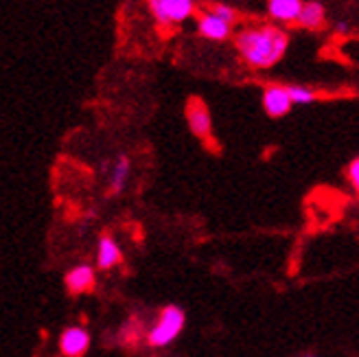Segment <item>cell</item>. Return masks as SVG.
<instances>
[{"mask_svg":"<svg viewBox=\"0 0 359 357\" xmlns=\"http://www.w3.org/2000/svg\"><path fill=\"white\" fill-rule=\"evenodd\" d=\"M237 50L241 60L252 68H272L283 60L290 46V35L280 27L263 25V27H250L237 35Z\"/></svg>","mask_w":359,"mask_h":357,"instance_id":"cell-1","label":"cell"},{"mask_svg":"<svg viewBox=\"0 0 359 357\" xmlns=\"http://www.w3.org/2000/svg\"><path fill=\"white\" fill-rule=\"evenodd\" d=\"M187 316L177 305H167L160 309L156 323L145 333V344L151 349H165L184 331Z\"/></svg>","mask_w":359,"mask_h":357,"instance_id":"cell-2","label":"cell"},{"mask_svg":"<svg viewBox=\"0 0 359 357\" xmlns=\"http://www.w3.org/2000/svg\"><path fill=\"white\" fill-rule=\"evenodd\" d=\"M149 9L160 27H171L195 13V0H149Z\"/></svg>","mask_w":359,"mask_h":357,"instance_id":"cell-3","label":"cell"},{"mask_svg":"<svg viewBox=\"0 0 359 357\" xmlns=\"http://www.w3.org/2000/svg\"><path fill=\"white\" fill-rule=\"evenodd\" d=\"M187 123H189V130L193 132V136L202 138V140H210V136H212V119H210L208 105L200 97H191L189 99V103H187Z\"/></svg>","mask_w":359,"mask_h":357,"instance_id":"cell-4","label":"cell"},{"mask_svg":"<svg viewBox=\"0 0 359 357\" xmlns=\"http://www.w3.org/2000/svg\"><path fill=\"white\" fill-rule=\"evenodd\" d=\"M93 344L90 331L81 325H73L62 331L60 335V351L64 357H83Z\"/></svg>","mask_w":359,"mask_h":357,"instance_id":"cell-5","label":"cell"},{"mask_svg":"<svg viewBox=\"0 0 359 357\" xmlns=\"http://www.w3.org/2000/svg\"><path fill=\"white\" fill-rule=\"evenodd\" d=\"M103 171L107 173V193L121 195L130 182L132 175V160L128 156H118L112 163H103Z\"/></svg>","mask_w":359,"mask_h":357,"instance_id":"cell-6","label":"cell"},{"mask_svg":"<svg viewBox=\"0 0 359 357\" xmlns=\"http://www.w3.org/2000/svg\"><path fill=\"white\" fill-rule=\"evenodd\" d=\"M66 290L70 296H79V294H88L95 290L97 285V272L93 265L88 263H81V265H75L70 267V270L66 272Z\"/></svg>","mask_w":359,"mask_h":357,"instance_id":"cell-7","label":"cell"},{"mask_svg":"<svg viewBox=\"0 0 359 357\" xmlns=\"http://www.w3.org/2000/svg\"><path fill=\"white\" fill-rule=\"evenodd\" d=\"M263 110L267 116L272 119H280L285 114H290L292 110V99L290 93H287V86L280 83H272L263 90Z\"/></svg>","mask_w":359,"mask_h":357,"instance_id":"cell-8","label":"cell"},{"mask_svg":"<svg viewBox=\"0 0 359 357\" xmlns=\"http://www.w3.org/2000/svg\"><path fill=\"white\" fill-rule=\"evenodd\" d=\"M197 33L202 35L206 40H212V42H224L230 38L232 33V25L224 22L222 18H217L215 13L206 11L200 15V20H197Z\"/></svg>","mask_w":359,"mask_h":357,"instance_id":"cell-9","label":"cell"},{"mask_svg":"<svg viewBox=\"0 0 359 357\" xmlns=\"http://www.w3.org/2000/svg\"><path fill=\"white\" fill-rule=\"evenodd\" d=\"M123 263V250L112 235H103L97 243V265L99 270H114Z\"/></svg>","mask_w":359,"mask_h":357,"instance_id":"cell-10","label":"cell"},{"mask_svg":"<svg viewBox=\"0 0 359 357\" xmlns=\"http://www.w3.org/2000/svg\"><path fill=\"white\" fill-rule=\"evenodd\" d=\"M302 29H322V25L327 22V9L320 0H309V3H302V9L298 13L296 20Z\"/></svg>","mask_w":359,"mask_h":357,"instance_id":"cell-11","label":"cell"},{"mask_svg":"<svg viewBox=\"0 0 359 357\" xmlns=\"http://www.w3.org/2000/svg\"><path fill=\"white\" fill-rule=\"evenodd\" d=\"M302 0H267V13L276 22H296Z\"/></svg>","mask_w":359,"mask_h":357,"instance_id":"cell-12","label":"cell"},{"mask_svg":"<svg viewBox=\"0 0 359 357\" xmlns=\"http://www.w3.org/2000/svg\"><path fill=\"white\" fill-rule=\"evenodd\" d=\"M145 325H142V320L138 316H132L128 323H125L118 331V342L128 349H138L145 340Z\"/></svg>","mask_w":359,"mask_h":357,"instance_id":"cell-13","label":"cell"},{"mask_svg":"<svg viewBox=\"0 0 359 357\" xmlns=\"http://www.w3.org/2000/svg\"><path fill=\"white\" fill-rule=\"evenodd\" d=\"M287 93H290L292 105H309L318 99V95L307 86H287Z\"/></svg>","mask_w":359,"mask_h":357,"instance_id":"cell-14","label":"cell"},{"mask_svg":"<svg viewBox=\"0 0 359 357\" xmlns=\"http://www.w3.org/2000/svg\"><path fill=\"white\" fill-rule=\"evenodd\" d=\"M210 13H215L217 18H222V20L228 22V25H235V20H237V9H235V7H230V5H226V3H215V5L210 7Z\"/></svg>","mask_w":359,"mask_h":357,"instance_id":"cell-15","label":"cell"},{"mask_svg":"<svg viewBox=\"0 0 359 357\" xmlns=\"http://www.w3.org/2000/svg\"><path fill=\"white\" fill-rule=\"evenodd\" d=\"M348 180H351V187L359 193V156L355 160H351V165H348Z\"/></svg>","mask_w":359,"mask_h":357,"instance_id":"cell-16","label":"cell"},{"mask_svg":"<svg viewBox=\"0 0 359 357\" xmlns=\"http://www.w3.org/2000/svg\"><path fill=\"white\" fill-rule=\"evenodd\" d=\"M348 29H351L348 22H337V25H335V31H337V33H346Z\"/></svg>","mask_w":359,"mask_h":357,"instance_id":"cell-17","label":"cell"},{"mask_svg":"<svg viewBox=\"0 0 359 357\" xmlns=\"http://www.w3.org/2000/svg\"><path fill=\"white\" fill-rule=\"evenodd\" d=\"M302 357H318V355H311V353H307V355H302Z\"/></svg>","mask_w":359,"mask_h":357,"instance_id":"cell-18","label":"cell"}]
</instances>
